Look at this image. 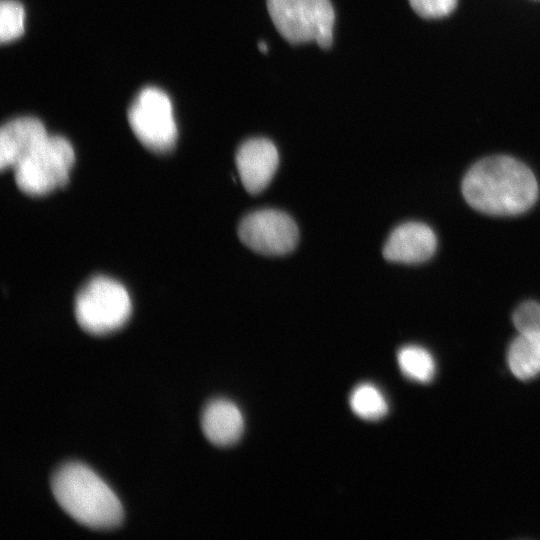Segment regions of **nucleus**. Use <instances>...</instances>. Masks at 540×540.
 <instances>
[{
	"mask_svg": "<svg viewBox=\"0 0 540 540\" xmlns=\"http://www.w3.org/2000/svg\"><path fill=\"white\" fill-rule=\"evenodd\" d=\"M462 193L466 202L479 212L511 216L525 212L535 203L538 184L525 164L497 155L481 159L467 171Z\"/></svg>",
	"mask_w": 540,
	"mask_h": 540,
	"instance_id": "1",
	"label": "nucleus"
},
{
	"mask_svg": "<svg viewBox=\"0 0 540 540\" xmlns=\"http://www.w3.org/2000/svg\"><path fill=\"white\" fill-rule=\"evenodd\" d=\"M51 490L62 510L81 525L109 530L122 522L123 508L117 496L83 464L61 466L52 476Z\"/></svg>",
	"mask_w": 540,
	"mask_h": 540,
	"instance_id": "2",
	"label": "nucleus"
},
{
	"mask_svg": "<svg viewBox=\"0 0 540 540\" xmlns=\"http://www.w3.org/2000/svg\"><path fill=\"white\" fill-rule=\"evenodd\" d=\"M127 290L117 281L98 276L89 280L77 293L75 318L87 333L105 335L121 328L131 315Z\"/></svg>",
	"mask_w": 540,
	"mask_h": 540,
	"instance_id": "3",
	"label": "nucleus"
},
{
	"mask_svg": "<svg viewBox=\"0 0 540 540\" xmlns=\"http://www.w3.org/2000/svg\"><path fill=\"white\" fill-rule=\"evenodd\" d=\"M267 9L288 42H315L322 48L332 44L335 13L329 0H267Z\"/></svg>",
	"mask_w": 540,
	"mask_h": 540,
	"instance_id": "4",
	"label": "nucleus"
},
{
	"mask_svg": "<svg viewBox=\"0 0 540 540\" xmlns=\"http://www.w3.org/2000/svg\"><path fill=\"white\" fill-rule=\"evenodd\" d=\"M75 161L70 142L61 136H47L15 166L18 188L30 196H42L64 186Z\"/></svg>",
	"mask_w": 540,
	"mask_h": 540,
	"instance_id": "5",
	"label": "nucleus"
},
{
	"mask_svg": "<svg viewBox=\"0 0 540 540\" xmlns=\"http://www.w3.org/2000/svg\"><path fill=\"white\" fill-rule=\"evenodd\" d=\"M128 121L138 140L156 153L171 150L177 126L169 96L155 87L142 89L128 110Z\"/></svg>",
	"mask_w": 540,
	"mask_h": 540,
	"instance_id": "6",
	"label": "nucleus"
},
{
	"mask_svg": "<svg viewBox=\"0 0 540 540\" xmlns=\"http://www.w3.org/2000/svg\"><path fill=\"white\" fill-rule=\"evenodd\" d=\"M240 240L264 255H284L294 250L299 233L294 220L275 209H261L245 216L239 224Z\"/></svg>",
	"mask_w": 540,
	"mask_h": 540,
	"instance_id": "7",
	"label": "nucleus"
},
{
	"mask_svg": "<svg viewBox=\"0 0 540 540\" xmlns=\"http://www.w3.org/2000/svg\"><path fill=\"white\" fill-rule=\"evenodd\" d=\"M236 167L245 189L256 194L267 187L279 163V155L272 141L262 137L244 141L236 152Z\"/></svg>",
	"mask_w": 540,
	"mask_h": 540,
	"instance_id": "8",
	"label": "nucleus"
},
{
	"mask_svg": "<svg viewBox=\"0 0 540 540\" xmlns=\"http://www.w3.org/2000/svg\"><path fill=\"white\" fill-rule=\"evenodd\" d=\"M436 247L435 233L428 225L406 222L391 232L383 248V256L392 262L416 264L431 258Z\"/></svg>",
	"mask_w": 540,
	"mask_h": 540,
	"instance_id": "9",
	"label": "nucleus"
},
{
	"mask_svg": "<svg viewBox=\"0 0 540 540\" xmlns=\"http://www.w3.org/2000/svg\"><path fill=\"white\" fill-rule=\"evenodd\" d=\"M48 136L43 123L34 117H19L0 130V168L14 169Z\"/></svg>",
	"mask_w": 540,
	"mask_h": 540,
	"instance_id": "10",
	"label": "nucleus"
},
{
	"mask_svg": "<svg viewBox=\"0 0 540 540\" xmlns=\"http://www.w3.org/2000/svg\"><path fill=\"white\" fill-rule=\"evenodd\" d=\"M201 427L212 444L227 447L235 444L242 436L244 418L233 402L222 398L214 399L202 412Z\"/></svg>",
	"mask_w": 540,
	"mask_h": 540,
	"instance_id": "11",
	"label": "nucleus"
},
{
	"mask_svg": "<svg viewBox=\"0 0 540 540\" xmlns=\"http://www.w3.org/2000/svg\"><path fill=\"white\" fill-rule=\"evenodd\" d=\"M511 372L520 380H530L540 374V332L519 333L507 352Z\"/></svg>",
	"mask_w": 540,
	"mask_h": 540,
	"instance_id": "12",
	"label": "nucleus"
},
{
	"mask_svg": "<svg viewBox=\"0 0 540 540\" xmlns=\"http://www.w3.org/2000/svg\"><path fill=\"white\" fill-rule=\"evenodd\" d=\"M401 372L410 380L427 383L434 377L436 364L433 356L425 348L408 345L397 354Z\"/></svg>",
	"mask_w": 540,
	"mask_h": 540,
	"instance_id": "13",
	"label": "nucleus"
},
{
	"mask_svg": "<svg viewBox=\"0 0 540 540\" xmlns=\"http://www.w3.org/2000/svg\"><path fill=\"white\" fill-rule=\"evenodd\" d=\"M352 411L360 418L377 421L388 413V403L382 392L372 384L355 387L349 397Z\"/></svg>",
	"mask_w": 540,
	"mask_h": 540,
	"instance_id": "14",
	"label": "nucleus"
},
{
	"mask_svg": "<svg viewBox=\"0 0 540 540\" xmlns=\"http://www.w3.org/2000/svg\"><path fill=\"white\" fill-rule=\"evenodd\" d=\"M25 11L16 0H2L0 4V39L9 42L24 32Z\"/></svg>",
	"mask_w": 540,
	"mask_h": 540,
	"instance_id": "15",
	"label": "nucleus"
},
{
	"mask_svg": "<svg viewBox=\"0 0 540 540\" xmlns=\"http://www.w3.org/2000/svg\"><path fill=\"white\" fill-rule=\"evenodd\" d=\"M513 324L519 333L540 332V304L536 301H525L513 312Z\"/></svg>",
	"mask_w": 540,
	"mask_h": 540,
	"instance_id": "16",
	"label": "nucleus"
},
{
	"mask_svg": "<svg viewBox=\"0 0 540 540\" xmlns=\"http://www.w3.org/2000/svg\"><path fill=\"white\" fill-rule=\"evenodd\" d=\"M458 0H409L412 9L425 19H439L454 11Z\"/></svg>",
	"mask_w": 540,
	"mask_h": 540,
	"instance_id": "17",
	"label": "nucleus"
},
{
	"mask_svg": "<svg viewBox=\"0 0 540 540\" xmlns=\"http://www.w3.org/2000/svg\"><path fill=\"white\" fill-rule=\"evenodd\" d=\"M258 47L263 53H266L268 50L267 44L265 42H259Z\"/></svg>",
	"mask_w": 540,
	"mask_h": 540,
	"instance_id": "18",
	"label": "nucleus"
}]
</instances>
